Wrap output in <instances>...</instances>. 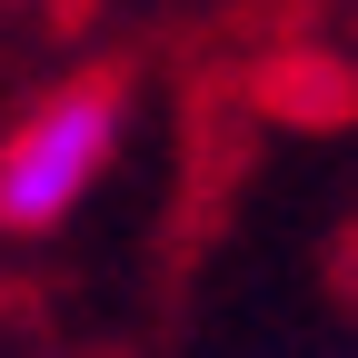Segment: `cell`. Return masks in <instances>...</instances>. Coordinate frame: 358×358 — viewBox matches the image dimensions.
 Listing matches in <instances>:
<instances>
[{
    "label": "cell",
    "instance_id": "6da1fadb",
    "mask_svg": "<svg viewBox=\"0 0 358 358\" xmlns=\"http://www.w3.org/2000/svg\"><path fill=\"white\" fill-rule=\"evenodd\" d=\"M110 140H120L110 90H60V100H40L10 129V150H0V229H60V219L100 189Z\"/></svg>",
    "mask_w": 358,
    "mask_h": 358
}]
</instances>
